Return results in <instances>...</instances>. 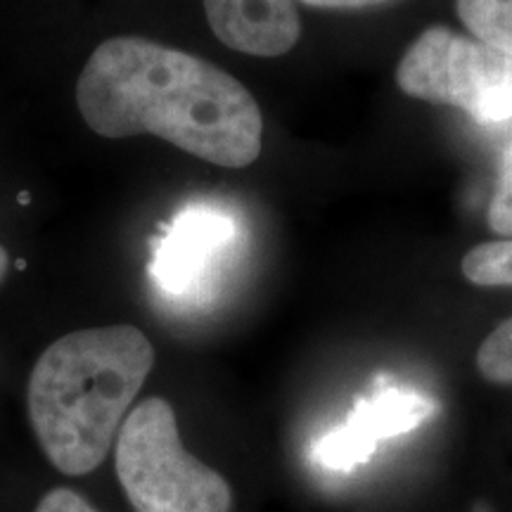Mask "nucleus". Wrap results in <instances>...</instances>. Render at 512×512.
<instances>
[{
	"label": "nucleus",
	"instance_id": "nucleus-1",
	"mask_svg": "<svg viewBox=\"0 0 512 512\" xmlns=\"http://www.w3.org/2000/svg\"><path fill=\"white\" fill-rule=\"evenodd\" d=\"M95 133H150L204 162L242 169L259 157L264 119L254 95L207 60L138 36L100 43L76 83Z\"/></svg>",
	"mask_w": 512,
	"mask_h": 512
},
{
	"label": "nucleus",
	"instance_id": "nucleus-2",
	"mask_svg": "<svg viewBox=\"0 0 512 512\" xmlns=\"http://www.w3.org/2000/svg\"><path fill=\"white\" fill-rule=\"evenodd\" d=\"M155 363L150 339L131 325L79 330L43 351L29 382V415L50 463L93 472L124 425Z\"/></svg>",
	"mask_w": 512,
	"mask_h": 512
},
{
	"label": "nucleus",
	"instance_id": "nucleus-3",
	"mask_svg": "<svg viewBox=\"0 0 512 512\" xmlns=\"http://www.w3.org/2000/svg\"><path fill=\"white\" fill-rule=\"evenodd\" d=\"M117 475L138 512L230 508L226 479L185 451L174 408L164 399H147L126 415L117 441Z\"/></svg>",
	"mask_w": 512,
	"mask_h": 512
},
{
	"label": "nucleus",
	"instance_id": "nucleus-4",
	"mask_svg": "<svg viewBox=\"0 0 512 512\" xmlns=\"http://www.w3.org/2000/svg\"><path fill=\"white\" fill-rule=\"evenodd\" d=\"M396 83L411 98L458 107L479 124L512 119V57L430 27L396 67Z\"/></svg>",
	"mask_w": 512,
	"mask_h": 512
},
{
	"label": "nucleus",
	"instance_id": "nucleus-5",
	"mask_svg": "<svg viewBox=\"0 0 512 512\" xmlns=\"http://www.w3.org/2000/svg\"><path fill=\"white\" fill-rule=\"evenodd\" d=\"M240 240V223L226 207L192 202L159 228L150 242L147 275L159 297L176 309L204 306Z\"/></svg>",
	"mask_w": 512,
	"mask_h": 512
},
{
	"label": "nucleus",
	"instance_id": "nucleus-6",
	"mask_svg": "<svg viewBox=\"0 0 512 512\" xmlns=\"http://www.w3.org/2000/svg\"><path fill=\"white\" fill-rule=\"evenodd\" d=\"M437 403L408 387H382L356 401L342 425L332 427L311 446V460L320 470L351 472L368 463L382 441L418 430L430 420Z\"/></svg>",
	"mask_w": 512,
	"mask_h": 512
},
{
	"label": "nucleus",
	"instance_id": "nucleus-7",
	"mask_svg": "<svg viewBox=\"0 0 512 512\" xmlns=\"http://www.w3.org/2000/svg\"><path fill=\"white\" fill-rule=\"evenodd\" d=\"M223 46L256 57L290 53L302 34L294 0H202Z\"/></svg>",
	"mask_w": 512,
	"mask_h": 512
},
{
	"label": "nucleus",
	"instance_id": "nucleus-8",
	"mask_svg": "<svg viewBox=\"0 0 512 512\" xmlns=\"http://www.w3.org/2000/svg\"><path fill=\"white\" fill-rule=\"evenodd\" d=\"M458 17L477 41L512 57V0H458Z\"/></svg>",
	"mask_w": 512,
	"mask_h": 512
},
{
	"label": "nucleus",
	"instance_id": "nucleus-9",
	"mask_svg": "<svg viewBox=\"0 0 512 512\" xmlns=\"http://www.w3.org/2000/svg\"><path fill=\"white\" fill-rule=\"evenodd\" d=\"M463 275L482 287L512 285V240L482 242L463 256Z\"/></svg>",
	"mask_w": 512,
	"mask_h": 512
},
{
	"label": "nucleus",
	"instance_id": "nucleus-10",
	"mask_svg": "<svg viewBox=\"0 0 512 512\" xmlns=\"http://www.w3.org/2000/svg\"><path fill=\"white\" fill-rule=\"evenodd\" d=\"M477 368L489 382L512 384V318L484 339L477 351Z\"/></svg>",
	"mask_w": 512,
	"mask_h": 512
},
{
	"label": "nucleus",
	"instance_id": "nucleus-11",
	"mask_svg": "<svg viewBox=\"0 0 512 512\" xmlns=\"http://www.w3.org/2000/svg\"><path fill=\"white\" fill-rule=\"evenodd\" d=\"M489 228L501 238H512V143L503 152L496 190L489 204Z\"/></svg>",
	"mask_w": 512,
	"mask_h": 512
},
{
	"label": "nucleus",
	"instance_id": "nucleus-12",
	"mask_svg": "<svg viewBox=\"0 0 512 512\" xmlns=\"http://www.w3.org/2000/svg\"><path fill=\"white\" fill-rule=\"evenodd\" d=\"M36 512H95L91 505L86 503V498L69 489H55L38 503Z\"/></svg>",
	"mask_w": 512,
	"mask_h": 512
},
{
	"label": "nucleus",
	"instance_id": "nucleus-13",
	"mask_svg": "<svg viewBox=\"0 0 512 512\" xmlns=\"http://www.w3.org/2000/svg\"><path fill=\"white\" fill-rule=\"evenodd\" d=\"M311 8H330V10H351V8H366V5L382 3V0H302Z\"/></svg>",
	"mask_w": 512,
	"mask_h": 512
},
{
	"label": "nucleus",
	"instance_id": "nucleus-14",
	"mask_svg": "<svg viewBox=\"0 0 512 512\" xmlns=\"http://www.w3.org/2000/svg\"><path fill=\"white\" fill-rule=\"evenodd\" d=\"M8 264H10V256L5 252V247H0V280H3L5 271H8Z\"/></svg>",
	"mask_w": 512,
	"mask_h": 512
},
{
	"label": "nucleus",
	"instance_id": "nucleus-15",
	"mask_svg": "<svg viewBox=\"0 0 512 512\" xmlns=\"http://www.w3.org/2000/svg\"><path fill=\"white\" fill-rule=\"evenodd\" d=\"M29 200H31V195H29L27 190H24V192H19V204H22V207H27Z\"/></svg>",
	"mask_w": 512,
	"mask_h": 512
},
{
	"label": "nucleus",
	"instance_id": "nucleus-16",
	"mask_svg": "<svg viewBox=\"0 0 512 512\" xmlns=\"http://www.w3.org/2000/svg\"><path fill=\"white\" fill-rule=\"evenodd\" d=\"M15 266H17V271H27V261L24 259H17Z\"/></svg>",
	"mask_w": 512,
	"mask_h": 512
}]
</instances>
